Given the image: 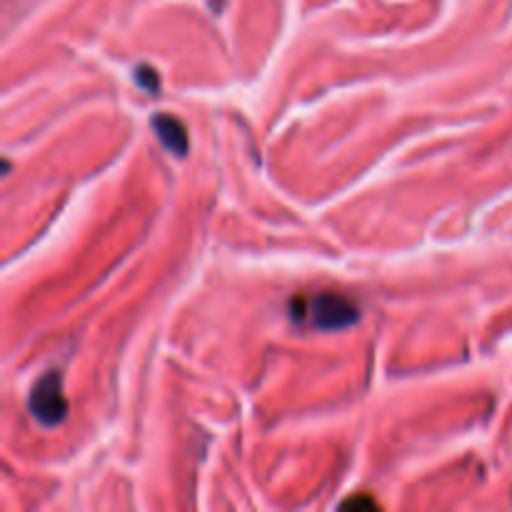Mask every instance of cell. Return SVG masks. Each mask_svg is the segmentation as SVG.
I'll use <instances>...</instances> for the list:
<instances>
[{"label":"cell","mask_w":512,"mask_h":512,"mask_svg":"<svg viewBox=\"0 0 512 512\" xmlns=\"http://www.w3.org/2000/svg\"><path fill=\"white\" fill-rule=\"evenodd\" d=\"M153 130L158 135L160 143L175 155L188 153V133H185V125L180 123L173 115H155L153 118Z\"/></svg>","instance_id":"3957f363"},{"label":"cell","mask_w":512,"mask_h":512,"mask_svg":"<svg viewBox=\"0 0 512 512\" xmlns=\"http://www.w3.org/2000/svg\"><path fill=\"white\" fill-rule=\"evenodd\" d=\"M295 320H310L318 330H343L358 323L360 310L350 298L340 293H320L315 298H295L290 305Z\"/></svg>","instance_id":"6da1fadb"},{"label":"cell","mask_w":512,"mask_h":512,"mask_svg":"<svg viewBox=\"0 0 512 512\" xmlns=\"http://www.w3.org/2000/svg\"><path fill=\"white\" fill-rule=\"evenodd\" d=\"M135 78H138V83L143 85L145 90H148V93H158V88H160V78H158V73H155L153 68H150V65H140L138 70H135Z\"/></svg>","instance_id":"277c9868"},{"label":"cell","mask_w":512,"mask_h":512,"mask_svg":"<svg viewBox=\"0 0 512 512\" xmlns=\"http://www.w3.org/2000/svg\"><path fill=\"white\" fill-rule=\"evenodd\" d=\"M355 505H368V508H378V503H375V500H370V498H350V500H345L343 503V508H355Z\"/></svg>","instance_id":"5b68a950"},{"label":"cell","mask_w":512,"mask_h":512,"mask_svg":"<svg viewBox=\"0 0 512 512\" xmlns=\"http://www.w3.org/2000/svg\"><path fill=\"white\" fill-rule=\"evenodd\" d=\"M28 408L35 415V420L48 425V428L63 423L65 413H68V400H65L63 393V375L58 370H50L33 385Z\"/></svg>","instance_id":"7a4b0ae2"}]
</instances>
